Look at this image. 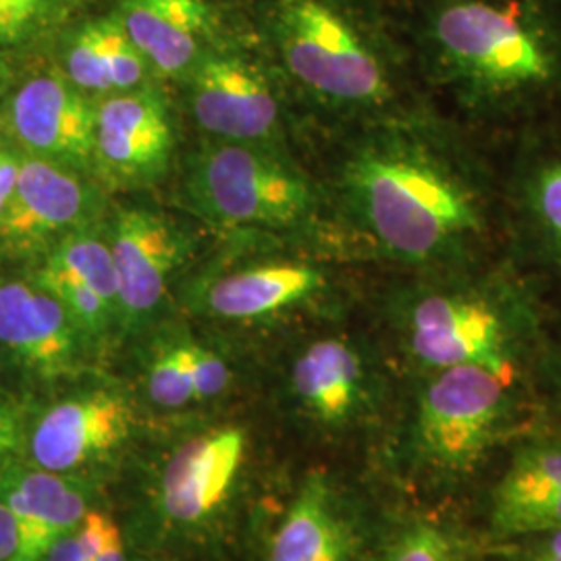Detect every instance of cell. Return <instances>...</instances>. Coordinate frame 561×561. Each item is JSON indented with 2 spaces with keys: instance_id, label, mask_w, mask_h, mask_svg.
<instances>
[{
  "instance_id": "cell-1",
  "label": "cell",
  "mask_w": 561,
  "mask_h": 561,
  "mask_svg": "<svg viewBox=\"0 0 561 561\" xmlns=\"http://www.w3.org/2000/svg\"><path fill=\"white\" fill-rule=\"evenodd\" d=\"M340 190L366 236L412 266L458 264L486 229L474 180L443 146L414 131L360 141L341 164Z\"/></svg>"
},
{
  "instance_id": "cell-2",
  "label": "cell",
  "mask_w": 561,
  "mask_h": 561,
  "mask_svg": "<svg viewBox=\"0 0 561 561\" xmlns=\"http://www.w3.org/2000/svg\"><path fill=\"white\" fill-rule=\"evenodd\" d=\"M419 42L461 101H528L561 81V0H424Z\"/></svg>"
},
{
  "instance_id": "cell-3",
  "label": "cell",
  "mask_w": 561,
  "mask_h": 561,
  "mask_svg": "<svg viewBox=\"0 0 561 561\" xmlns=\"http://www.w3.org/2000/svg\"><path fill=\"white\" fill-rule=\"evenodd\" d=\"M148 443V442H146ZM127 528L141 553L206 551L233 528L248 495L256 443L238 421L194 422L148 443Z\"/></svg>"
},
{
  "instance_id": "cell-4",
  "label": "cell",
  "mask_w": 561,
  "mask_h": 561,
  "mask_svg": "<svg viewBox=\"0 0 561 561\" xmlns=\"http://www.w3.org/2000/svg\"><path fill=\"white\" fill-rule=\"evenodd\" d=\"M391 322L401 352L422 375L479 364L518 377L528 317L507 291L474 283L422 285L401 294Z\"/></svg>"
},
{
  "instance_id": "cell-5",
  "label": "cell",
  "mask_w": 561,
  "mask_h": 561,
  "mask_svg": "<svg viewBox=\"0 0 561 561\" xmlns=\"http://www.w3.org/2000/svg\"><path fill=\"white\" fill-rule=\"evenodd\" d=\"M144 437L140 403L119 382L81 377L27 414L21 461L104 486Z\"/></svg>"
},
{
  "instance_id": "cell-6",
  "label": "cell",
  "mask_w": 561,
  "mask_h": 561,
  "mask_svg": "<svg viewBox=\"0 0 561 561\" xmlns=\"http://www.w3.org/2000/svg\"><path fill=\"white\" fill-rule=\"evenodd\" d=\"M271 30L287 73L317 101L354 111L391 101L381 53L340 0H275Z\"/></svg>"
},
{
  "instance_id": "cell-7",
  "label": "cell",
  "mask_w": 561,
  "mask_h": 561,
  "mask_svg": "<svg viewBox=\"0 0 561 561\" xmlns=\"http://www.w3.org/2000/svg\"><path fill=\"white\" fill-rule=\"evenodd\" d=\"M516 379L479 364L424 375L410 422L412 461L443 481L474 472L512 424Z\"/></svg>"
},
{
  "instance_id": "cell-8",
  "label": "cell",
  "mask_w": 561,
  "mask_h": 561,
  "mask_svg": "<svg viewBox=\"0 0 561 561\" xmlns=\"http://www.w3.org/2000/svg\"><path fill=\"white\" fill-rule=\"evenodd\" d=\"M185 194L210 221L291 229L314 210L310 181L259 144L221 141L190 162Z\"/></svg>"
},
{
  "instance_id": "cell-9",
  "label": "cell",
  "mask_w": 561,
  "mask_h": 561,
  "mask_svg": "<svg viewBox=\"0 0 561 561\" xmlns=\"http://www.w3.org/2000/svg\"><path fill=\"white\" fill-rule=\"evenodd\" d=\"M94 350L36 280L0 279V358L25 381L62 389L88 375Z\"/></svg>"
},
{
  "instance_id": "cell-10",
  "label": "cell",
  "mask_w": 561,
  "mask_h": 561,
  "mask_svg": "<svg viewBox=\"0 0 561 561\" xmlns=\"http://www.w3.org/2000/svg\"><path fill=\"white\" fill-rule=\"evenodd\" d=\"M287 398L301 421L322 433H345L370 419L381 400L375 364L345 335L312 340L287 370Z\"/></svg>"
},
{
  "instance_id": "cell-11",
  "label": "cell",
  "mask_w": 561,
  "mask_h": 561,
  "mask_svg": "<svg viewBox=\"0 0 561 561\" xmlns=\"http://www.w3.org/2000/svg\"><path fill=\"white\" fill-rule=\"evenodd\" d=\"M106 241L117 277L123 337L138 335L161 310L190 243L178 222L146 206L121 208Z\"/></svg>"
},
{
  "instance_id": "cell-12",
  "label": "cell",
  "mask_w": 561,
  "mask_h": 561,
  "mask_svg": "<svg viewBox=\"0 0 561 561\" xmlns=\"http://www.w3.org/2000/svg\"><path fill=\"white\" fill-rule=\"evenodd\" d=\"M2 117L23 154L78 173L92 171L96 104L62 71L50 69L23 81Z\"/></svg>"
},
{
  "instance_id": "cell-13",
  "label": "cell",
  "mask_w": 561,
  "mask_h": 561,
  "mask_svg": "<svg viewBox=\"0 0 561 561\" xmlns=\"http://www.w3.org/2000/svg\"><path fill=\"white\" fill-rule=\"evenodd\" d=\"M167 102L152 88L111 94L96 104L92 171L113 187H141L164 178L173 154Z\"/></svg>"
},
{
  "instance_id": "cell-14",
  "label": "cell",
  "mask_w": 561,
  "mask_h": 561,
  "mask_svg": "<svg viewBox=\"0 0 561 561\" xmlns=\"http://www.w3.org/2000/svg\"><path fill=\"white\" fill-rule=\"evenodd\" d=\"M99 210L94 190L78 171L20 154V173L0 219V250L32 254L85 229Z\"/></svg>"
},
{
  "instance_id": "cell-15",
  "label": "cell",
  "mask_w": 561,
  "mask_h": 561,
  "mask_svg": "<svg viewBox=\"0 0 561 561\" xmlns=\"http://www.w3.org/2000/svg\"><path fill=\"white\" fill-rule=\"evenodd\" d=\"M356 503L322 470L308 472L275 522L262 561H364Z\"/></svg>"
},
{
  "instance_id": "cell-16",
  "label": "cell",
  "mask_w": 561,
  "mask_h": 561,
  "mask_svg": "<svg viewBox=\"0 0 561 561\" xmlns=\"http://www.w3.org/2000/svg\"><path fill=\"white\" fill-rule=\"evenodd\" d=\"M187 76L190 108L206 134L221 141L264 144L279 129L275 90L252 62L204 53Z\"/></svg>"
},
{
  "instance_id": "cell-17",
  "label": "cell",
  "mask_w": 561,
  "mask_h": 561,
  "mask_svg": "<svg viewBox=\"0 0 561 561\" xmlns=\"http://www.w3.org/2000/svg\"><path fill=\"white\" fill-rule=\"evenodd\" d=\"M236 385V368L217 345L187 331L152 337L141 352V400L162 414H187L222 400Z\"/></svg>"
},
{
  "instance_id": "cell-18",
  "label": "cell",
  "mask_w": 561,
  "mask_h": 561,
  "mask_svg": "<svg viewBox=\"0 0 561 561\" xmlns=\"http://www.w3.org/2000/svg\"><path fill=\"white\" fill-rule=\"evenodd\" d=\"M327 287L321 268L306 262H264L204 283L194 310L213 321L264 322L317 300Z\"/></svg>"
},
{
  "instance_id": "cell-19",
  "label": "cell",
  "mask_w": 561,
  "mask_h": 561,
  "mask_svg": "<svg viewBox=\"0 0 561 561\" xmlns=\"http://www.w3.org/2000/svg\"><path fill=\"white\" fill-rule=\"evenodd\" d=\"M104 486L15 461L0 472V502L20 520L34 560L101 505Z\"/></svg>"
},
{
  "instance_id": "cell-20",
  "label": "cell",
  "mask_w": 561,
  "mask_h": 561,
  "mask_svg": "<svg viewBox=\"0 0 561 561\" xmlns=\"http://www.w3.org/2000/svg\"><path fill=\"white\" fill-rule=\"evenodd\" d=\"M491 528L502 537L561 528V439L530 443L514 456L491 495Z\"/></svg>"
},
{
  "instance_id": "cell-21",
  "label": "cell",
  "mask_w": 561,
  "mask_h": 561,
  "mask_svg": "<svg viewBox=\"0 0 561 561\" xmlns=\"http://www.w3.org/2000/svg\"><path fill=\"white\" fill-rule=\"evenodd\" d=\"M150 71L187 76L204 57L213 13L204 0H123L115 13Z\"/></svg>"
},
{
  "instance_id": "cell-22",
  "label": "cell",
  "mask_w": 561,
  "mask_h": 561,
  "mask_svg": "<svg viewBox=\"0 0 561 561\" xmlns=\"http://www.w3.org/2000/svg\"><path fill=\"white\" fill-rule=\"evenodd\" d=\"M65 78L85 94H121L141 88L150 65L115 15L85 21L62 46Z\"/></svg>"
},
{
  "instance_id": "cell-23",
  "label": "cell",
  "mask_w": 561,
  "mask_h": 561,
  "mask_svg": "<svg viewBox=\"0 0 561 561\" xmlns=\"http://www.w3.org/2000/svg\"><path fill=\"white\" fill-rule=\"evenodd\" d=\"M42 561L152 560L134 545L125 524L101 503L80 524L57 537Z\"/></svg>"
},
{
  "instance_id": "cell-24",
  "label": "cell",
  "mask_w": 561,
  "mask_h": 561,
  "mask_svg": "<svg viewBox=\"0 0 561 561\" xmlns=\"http://www.w3.org/2000/svg\"><path fill=\"white\" fill-rule=\"evenodd\" d=\"M73 0H0V53L42 41L67 20Z\"/></svg>"
},
{
  "instance_id": "cell-25",
  "label": "cell",
  "mask_w": 561,
  "mask_h": 561,
  "mask_svg": "<svg viewBox=\"0 0 561 561\" xmlns=\"http://www.w3.org/2000/svg\"><path fill=\"white\" fill-rule=\"evenodd\" d=\"M368 561H460V545L442 524L408 522Z\"/></svg>"
},
{
  "instance_id": "cell-26",
  "label": "cell",
  "mask_w": 561,
  "mask_h": 561,
  "mask_svg": "<svg viewBox=\"0 0 561 561\" xmlns=\"http://www.w3.org/2000/svg\"><path fill=\"white\" fill-rule=\"evenodd\" d=\"M530 208L545 240L561 259V161L547 162L528 185Z\"/></svg>"
},
{
  "instance_id": "cell-27",
  "label": "cell",
  "mask_w": 561,
  "mask_h": 561,
  "mask_svg": "<svg viewBox=\"0 0 561 561\" xmlns=\"http://www.w3.org/2000/svg\"><path fill=\"white\" fill-rule=\"evenodd\" d=\"M30 410L0 382V472L21 460Z\"/></svg>"
},
{
  "instance_id": "cell-28",
  "label": "cell",
  "mask_w": 561,
  "mask_h": 561,
  "mask_svg": "<svg viewBox=\"0 0 561 561\" xmlns=\"http://www.w3.org/2000/svg\"><path fill=\"white\" fill-rule=\"evenodd\" d=\"M0 561H36L15 514L0 502Z\"/></svg>"
},
{
  "instance_id": "cell-29",
  "label": "cell",
  "mask_w": 561,
  "mask_h": 561,
  "mask_svg": "<svg viewBox=\"0 0 561 561\" xmlns=\"http://www.w3.org/2000/svg\"><path fill=\"white\" fill-rule=\"evenodd\" d=\"M20 173V154L0 148V219L13 196Z\"/></svg>"
},
{
  "instance_id": "cell-30",
  "label": "cell",
  "mask_w": 561,
  "mask_h": 561,
  "mask_svg": "<svg viewBox=\"0 0 561 561\" xmlns=\"http://www.w3.org/2000/svg\"><path fill=\"white\" fill-rule=\"evenodd\" d=\"M533 539L528 561H561V528L542 533Z\"/></svg>"
},
{
  "instance_id": "cell-31",
  "label": "cell",
  "mask_w": 561,
  "mask_h": 561,
  "mask_svg": "<svg viewBox=\"0 0 561 561\" xmlns=\"http://www.w3.org/2000/svg\"><path fill=\"white\" fill-rule=\"evenodd\" d=\"M15 80H18V69L9 53H0V104L7 101L9 92L15 90Z\"/></svg>"
},
{
  "instance_id": "cell-32",
  "label": "cell",
  "mask_w": 561,
  "mask_h": 561,
  "mask_svg": "<svg viewBox=\"0 0 561 561\" xmlns=\"http://www.w3.org/2000/svg\"><path fill=\"white\" fill-rule=\"evenodd\" d=\"M340 2H343V4H345V0H340Z\"/></svg>"
},
{
  "instance_id": "cell-33",
  "label": "cell",
  "mask_w": 561,
  "mask_h": 561,
  "mask_svg": "<svg viewBox=\"0 0 561 561\" xmlns=\"http://www.w3.org/2000/svg\"><path fill=\"white\" fill-rule=\"evenodd\" d=\"M560 381H561V373H560Z\"/></svg>"
}]
</instances>
